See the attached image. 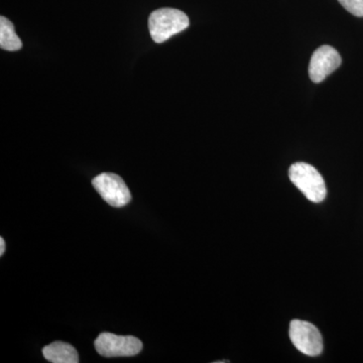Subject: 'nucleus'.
<instances>
[{
	"instance_id": "5",
	"label": "nucleus",
	"mask_w": 363,
	"mask_h": 363,
	"mask_svg": "<svg viewBox=\"0 0 363 363\" xmlns=\"http://www.w3.org/2000/svg\"><path fill=\"white\" fill-rule=\"evenodd\" d=\"M290 338L294 346L308 357H318L323 350V340L317 327L309 322L293 320L290 324Z\"/></svg>"
},
{
	"instance_id": "9",
	"label": "nucleus",
	"mask_w": 363,
	"mask_h": 363,
	"mask_svg": "<svg viewBox=\"0 0 363 363\" xmlns=\"http://www.w3.org/2000/svg\"><path fill=\"white\" fill-rule=\"evenodd\" d=\"M341 6L353 16L363 18V0H338Z\"/></svg>"
},
{
	"instance_id": "4",
	"label": "nucleus",
	"mask_w": 363,
	"mask_h": 363,
	"mask_svg": "<svg viewBox=\"0 0 363 363\" xmlns=\"http://www.w3.org/2000/svg\"><path fill=\"white\" fill-rule=\"evenodd\" d=\"M92 185L102 199L112 207H124L130 202V189L125 182L116 174H100L93 179Z\"/></svg>"
},
{
	"instance_id": "10",
	"label": "nucleus",
	"mask_w": 363,
	"mask_h": 363,
	"mask_svg": "<svg viewBox=\"0 0 363 363\" xmlns=\"http://www.w3.org/2000/svg\"><path fill=\"white\" fill-rule=\"evenodd\" d=\"M4 252H6V242H4V240L2 238H0V255H4Z\"/></svg>"
},
{
	"instance_id": "1",
	"label": "nucleus",
	"mask_w": 363,
	"mask_h": 363,
	"mask_svg": "<svg viewBox=\"0 0 363 363\" xmlns=\"http://www.w3.org/2000/svg\"><path fill=\"white\" fill-rule=\"evenodd\" d=\"M190 25L187 14L176 9H160L152 11L149 18L152 39L157 44L183 32Z\"/></svg>"
},
{
	"instance_id": "7",
	"label": "nucleus",
	"mask_w": 363,
	"mask_h": 363,
	"mask_svg": "<svg viewBox=\"0 0 363 363\" xmlns=\"http://www.w3.org/2000/svg\"><path fill=\"white\" fill-rule=\"evenodd\" d=\"M45 359L52 363H78L77 350L71 344L56 341L43 348Z\"/></svg>"
},
{
	"instance_id": "2",
	"label": "nucleus",
	"mask_w": 363,
	"mask_h": 363,
	"mask_svg": "<svg viewBox=\"0 0 363 363\" xmlns=\"http://www.w3.org/2000/svg\"><path fill=\"white\" fill-rule=\"evenodd\" d=\"M289 177L310 201L320 203L326 198L327 189L323 177L311 164L296 162L289 169Z\"/></svg>"
},
{
	"instance_id": "6",
	"label": "nucleus",
	"mask_w": 363,
	"mask_h": 363,
	"mask_svg": "<svg viewBox=\"0 0 363 363\" xmlns=\"http://www.w3.org/2000/svg\"><path fill=\"white\" fill-rule=\"evenodd\" d=\"M341 56L330 45H322L312 55L309 65L310 79L314 83H320L337 70L341 65Z\"/></svg>"
},
{
	"instance_id": "8",
	"label": "nucleus",
	"mask_w": 363,
	"mask_h": 363,
	"mask_svg": "<svg viewBox=\"0 0 363 363\" xmlns=\"http://www.w3.org/2000/svg\"><path fill=\"white\" fill-rule=\"evenodd\" d=\"M23 43L14 30L13 23L4 16L0 18V48L6 51H18Z\"/></svg>"
},
{
	"instance_id": "3",
	"label": "nucleus",
	"mask_w": 363,
	"mask_h": 363,
	"mask_svg": "<svg viewBox=\"0 0 363 363\" xmlns=\"http://www.w3.org/2000/svg\"><path fill=\"white\" fill-rule=\"evenodd\" d=\"M94 345L97 352L104 357H135L143 350L140 339L133 336L116 335L108 332L100 334Z\"/></svg>"
}]
</instances>
